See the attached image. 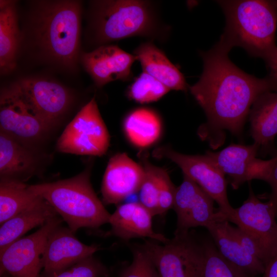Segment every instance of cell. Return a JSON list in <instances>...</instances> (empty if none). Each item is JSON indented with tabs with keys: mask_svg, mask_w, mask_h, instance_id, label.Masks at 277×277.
<instances>
[{
	"mask_svg": "<svg viewBox=\"0 0 277 277\" xmlns=\"http://www.w3.org/2000/svg\"><path fill=\"white\" fill-rule=\"evenodd\" d=\"M107 268L93 255L89 256L63 270L43 272L39 277H108Z\"/></svg>",
	"mask_w": 277,
	"mask_h": 277,
	"instance_id": "obj_30",
	"label": "cell"
},
{
	"mask_svg": "<svg viewBox=\"0 0 277 277\" xmlns=\"http://www.w3.org/2000/svg\"><path fill=\"white\" fill-rule=\"evenodd\" d=\"M276 2H277V1H276Z\"/></svg>",
	"mask_w": 277,
	"mask_h": 277,
	"instance_id": "obj_37",
	"label": "cell"
},
{
	"mask_svg": "<svg viewBox=\"0 0 277 277\" xmlns=\"http://www.w3.org/2000/svg\"><path fill=\"white\" fill-rule=\"evenodd\" d=\"M232 229L234 234L244 249L249 254L260 260L266 265L263 254L253 240L238 227L232 226Z\"/></svg>",
	"mask_w": 277,
	"mask_h": 277,
	"instance_id": "obj_33",
	"label": "cell"
},
{
	"mask_svg": "<svg viewBox=\"0 0 277 277\" xmlns=\"http://www.w3.org/2000/svg\"><path fill=\"white\" fill-rule=\"evenodd\" d=\"M63 221L56 216L35 232L16 240L0 252L1 275L7 273L12 277H39L48 235Z\"/></svg>",
	"mask_w": 277,
	"mask_h": 277,
	"instance_id": "obj_11",
	"label": "cell"
},
{
	"mask_svg": "<svg viewBox=\"0 0 277 277\" xmlns=\"http://www.w3.org/2000/svg\"><path fill=\"white\" fill-rule=\"evenodd\" d=\"M0 129V131L28 146L39 142L51 130L8 87L1 93Z\"/></svg>",
	"mask_w": 277,
	"mask_h": 277,
	"instance_id": "obj_14",
	"label": "cell"
},
{
	"mask_svg": "<svg viewBox=\"0 0 277 277\" xmlns=\"http://www.w3.org/2000/svg\"><path fill=\"white\" fill-rule=\"evenodd\" d=\"M153 263L159 277H200L203 242L188 232L174 234L165 243L145 240L141 245Z\"/></svg>",
	"mask_w": 277,
	"mask_h": 277,
	"instance_id": "obj_6",
	"label": "cell"
},
{
	"mask_svg": "<svg viewBox=\"0 0 277 277\" xmlns=\"http://www.w3.org/2000/svg\"><path fill=\"white\" fill-rule=\"evenodd\" d=\"M204 253L200 277H257L243 271L224 259L213 242H203Z\"/></svg>",
	"mask_w": 277,
	"mask_h": 277,
	"instance_id": "obj_27",
	"label": "cell"
},
{
	"mask_svg": "<svg viewBox=\"0 0 277 277\" xmlns=\"http://www.w3.org/2000/svg\"><path fill=\"white\" fill-rule=\"evenodd\" d=\"M89 168L71 178L29 185L44 199L74 233L81 228L96 229L108 223L111 214L96 195Z\"/></svg>",
	"mask_w": 277,
	"mask_h": 277,
	"instance_id": "obj_4",
	"label": "cell"
},
{
	"mask_svg": "<svg viewBox=\"0 0 277 277\" xmlns=\"http://www.w3.org/2000/svg\"><path fill=\"white\" fill-rule=\"evenodd\" d=\"M271 188L269 201L277 208V154L273 157V162L266 180Z\"/></svg>",
	"mask_w": 277,
	"mask_h": 277,
	"instance_id": "obj_34",
	"label": "cell"
},
{
	"mask_svg": "<svg viewBox=\"0 0 277 277\" xmlns=\"http://www.w3.org/2000/svg\"><path fill=\"white\" fill-rule=\"evenodd\" d=\"M109 145L108 130L93 97L66 127L56 149L62 153L101 156Z\"/></svg>",
	"mask_w": 277,
	"mask_h": 277,
	"instance_id": "obj_7",
	"label": "cell"
},
{
	"mask_svg": "<svg viewBox=\"0 0 277 277\" xmlns=\"http://www.w3.org/2000/svg\"><path fill=\"white\" fill-rule=\"evenodd\" d=\"M1 277H12L10 275L7 274V273H4L3 275H1Z\"/></svg>",
	"mask_w": 277,
	"mask_h": 277,
	"instance_id": "obj_36",
	"label": "cell"
},
{
	"mask_svg": "<svg viewBox=\"0 0 277 277\" xmlns=\"http://www.w3.org/2000/svg\"><path fill=\"white\" fill-rule=\"evenodd\" d=\"M68 227L61 224L50 232L42 258L44 272L66 269L92 255L101 249L100 246L88 245L80 241Z\"/></svg>",
	"mask_w": 277,
	"mask_h": 277,
	"instance_id": "obj_16",
	"label": "cell"
},
{
	"mask_svg": "<svg viewBox=\"0 0 277 277\" xmlns=\"http://www.w3.org/2000/svg\"><path fill=\"white\" fill-rule=\"evenodd\" d=\"M144 176L138 192L139 202L148 209L153 216L158 214L159 192L157 166L144 160L142 164Z\"/></svg>",
	"mask_w": 277,
	"mask_h": 277,
	"instance_id": "obj_29",
	"label": "cell"
},
{
	"mask_svg": "<svg viewBox=\"0 0 277 277\" xmlns=\"http://www.w3.org/2000/svg\"><path fill=\"white\" fill-rule=\"evenodd\" d=\"M7 87L50 129L67 111L73 98L67 88L48 80L23 78Z\"/></svg>",
	"mask_w": 277,
	"mask_h": 277,
	"instance_id": "obj_8",
	"label": "cell"
},
{
	"mask_svg": "<svg viewBox=\"0 0 277 277\" xmlns=\"http://www.w3.org/2000/svg\"><path fill=\"white\" fill-rule=\"evenodd\" d=\"M122 128L128 142L140 149L154 145L163 132V123L159 114L146 107L136 108L127 114Z\"/></svg>",
	"mask_w": 277,
	"mask_h": 277,
	"instance_id": "obj_23",
	"label": "cell"
},
{
	"mask_svg": "<svg viewBox=\"0 0 277 277\" xmlns=\"http://www.w3.org/2000/svg\"><path fill=\"white\" fill-rule=\"evenodd\" d=\"M277 208L268 201L262 202L249 185V195L233 208L226 220L248 234L261 250L266 264L277 254Z\"/></svg>",
	"mask_w": 277,
	"mask_h": 277,
	"instance_id": "obj_9",
	"label": "cell"
},
{
	"mask_svg": "<svg viewBox=\"0 0 277 277\" xmlns=\"http://www.w3.org/2000/svg\"><path fill=\"white\" fill-rule=\"evenodd\" d=\"M81 3L78 1H40L33 15L37 43L51 61L70 69L79 54Z\"/></svg>",
	"mask_w": 277,
	"mask_h": 277,
	"instance_id": "obj_3",
	"label": "cell"
},
{
	"mask_svg": "<svg viewBox=\"0 0 277 277\" xmlns=\"http://www.w3.org/2000/svg\"><path fill=\"white\" fill-rule=\"evenodd\" d=\"M45 200L29 189L24 182L1 179L0 224Z\"/></svg>",
	"mask_w": 277,
	"mask_h": 277,
	"instance_id": "obj_26",
	"label": "cell"
},
{
	"mask_svg": "<svg viewBox=\"0 0 277 277\" xmlns=\"http://www.w3.org/2000/svg\"><path fill=\"white\" fill-rule=\"evenodd\" d=\"M57 215L54 209L44 200L9 219L1 225L0 252L31 229L41 227Z\"/></svg>",
	"mask_w": 277,
	"mask_h": 277,
	"instance_id": "obj_25",
	"label": "cell"
},
{
	"mask_svg": "<svg viewBox=\"0 0 277 277\" xmlns=\"http://www.w3.org/2000/svg\"><path fill=\"white\" fill-rule=\"evenodd\" d=\"M261 277H277V254L266 264L264 271Z\"/></svg>",
	"mask_w": 277,
	"mask_h": 277,
	"instance_id": "obj_35",
	"label": "cell"
},
{
	"mask_svg": "<svg viewBox=\"0 0 277 277\" xmlns=\"http://www.w3.org/2000/svg\"><path fill=\"white\" fill-rule=\"evenodd\" d=\"M143 71L162 83L170 90L186 91L188 85L184 75L163 51L150 42L141 44L133 54Z\"/></svg>",
	"mask_w": 277,
	"mask_h": 277,
	"instance_id": "obj_20",
	"label": "cell"
},
{
	"mask_svg": "<svg viewBox=\"0 0 277 277\" xmlns=\"http://www.w3.org/2000/svg\"><path fill=\"white\" fill-rule=\"evenodd\" d=\"M20 41L16 2L1 0L0 70L2 74L9 73L15 68Z\"/></svg>",
	"mask_w": 277,
	"mask_h": 277,
	"instance_id": "obj_24",
	"label": "cell"
},
{
	"mask_svg": "<svg viewBox=\"0 0 277 277\" xmlns=\"http://www.w3.org/2000/svg\"><path fill=\"white\" fill-rule=\"evenodd\" d=\"M169 91L162 83L143 71L129 87L127 94L135 102L147 104L159 101Z\"/></svg>",
	"mask_w": 277,
	"mask_h": 277,
	"instance_id": "obj_28",
	"label": "cell"
},
{
	"mask_svg": "<svg viewBox=\"0 0 277 277\" xmlns=\"http://www.w3.org/2000/svg\"><path fill=\"white\" fill-rule=\"evenodd\" d=\"M94 3V29L101 43L146 36L154 31L155 16L148 1H97Z\"/></svg>",
	"mask_w": 277,
	"mask_h": 277,
	"instance_id": "obj_5",
	"label": "cell"
},
{
	"mask_svg": "<svg viewBox=\"0 0 277 277\" xmlns=\"http://www.w3.org/2000/svg\"><path fill=\"white\" fill-rule=\"evenodd\" d=\"M133 259L120 272L119 277H159L151 259L141 245L131 246Z\"/></svg>",
	"mask_w": 277,
	"mask_h": 277,
	"instance_id": "obj_31",
	"label": "cell"
},
{
	"mask_svg": "<svg viewBox=\"0 0 277 277\" xmlns=\"http://www.w3.org/2000/svg\"><path fill=\"white\" fill-rule=\"evenodd\" d=\"M226 18L220 41L231 49L243 48L250 55L264 60L267 66L277 53L275 36L276 1H217Z\"/></svg>",
	"mask_w": 277,
	"mask_h": 277,
	"instance_id": "obj_2",
	"label": "cell"
},
{
	"mask_svg": "<svg viewBox=\"0 0 277 277\" xmlns=\"http://www.w3.org/2000/svg\"><path fill=\"white\" fill-rule=\"evenodd\" d=\"M260 149L255 143L248 145L232 144L219 151L208 150L205 154L229 177L232 188L238 189L252 180L266 182L273 157L268 160L257 158Z\"/></svg>",
	"mask_w": 277,
	"mask_h": 277,
	"instance_id": "obj_12",
	"label": "cell"
},
{
	"mask_svg": "<svg viewBox=\"0 0 277 277\" xmlns=\"http://www.w3.org/2000/svg\"><path fill=\"white\" fill-rule=\"evenodd\" d=\"M230 50L219 41L209 50L201 52L203 72L189 87L207 117L200 135L211 143L223 130L241 134L256 98L277 89L268 76L259 78L238 67L228 57Z\"/></svg>",
	"mask_w": 277,
	"mask_h": 277,
	"instance_id": "obj_1",
	"label": "cell"
},
{
	"mask_svg": "<svg viewBox=\"0 0 277 277\" xmlns=\"http://www.w3.org/2000/svg\"><path fill=\"white\" fill-rule=\"evenodd\" d=\"M154 155L175 164L183 175L193 181L217 203L218 211L226 220L233 209L227 197V182L225 175L207 155L184 154L167 146L157 148Z\"/></svg>",
	"mask_w": 277,
	"mask_h": 277,
	"instance_id": "obj_10",
	"label": "cell"
},
{
	"mask_svg": "<svg viewBox=\"0 0 277 277\" xmlns=\"http://www.w3.org/2000/svg\"><path fill=\"white\" fill-rule=\"evenodd\" d=\"M214 202L196 183L183 175L182 183L176 188L172 208L177 216L174 234L186 233L196 227L207 229L216 221L225 219L215 211Z\"/></svg>",
	"mask_w": 277,
	"mask_h": 277,
	"instance_id": "obj_13",
	"label": "cell"
},
{
	"mask_svg": "<svg viewBox=\"0 0 277 277\" xmlns=\"http://www.w3.org/2000/svg\"><path fill=\"white\" fill-rule=\"evenodd\" d=\"M37 159L29 147L0 131V176L24 182L36 170Z\"/></svg>",
	"mask_w": 277,
	"mask_h": 277,
	"instance_id": "obj_22",
	"label": "cell"
},
{
	"mask_svg": "<svg viewBox=\"0 0 277 277\" xmlns=\"http://www.w3.org/2000/svg\"><path fill=\"white\" fill-rule=\"evenodd\" d=\"M250 134L261 149L273 147L277 135V89L261 94L249 114Z\"/></svg>",
	"mask_w": 277,
	"mask_h": 277,
	"instance_id": "obj_21",
	"label": "cell"
},
{
	"mask_svg": "<svg viewBox=\"0 0 277 277\" xmlns=\"http://www.w3.org/2000/svg\"><path fill=\"white\" fill-rule=\"evenodd\" d=\"M144 169L124 152L109 160L101 184L103 203L117 205L138 192L144 176Z\"/></svg>",
	"mask_w": 277,
	"mask_h": 277,
	"instance_id": "obj_15",
	"label": "cell"
},
{
	"mask_svg": "<svg viewBox=\"0 0 277 277\" xmlns=\"http://www.w3.org/2000/svg\"><path fill=\"white\" fill-rule=\"evenodd\" d=\"M157 176L159 192L157 215L163 216L173 208L176 187L172 182L166 169L157 166Z\"/></svg>",
	"mask_w": 277,
	"mask_h": 277,
	"instance_id": "obj_32",
	"label": "cell"
},
{
	"mask_svg": "<svg viewBox=\"0 0 277 277\" xmlns=\"http://www.w3.org/2000/svg\"><path fill=\"white\" fill-rule=\"evenodd\" d=\"M232 226L226 219H220L207 228L220 254L243 271L259 277L265 265L249 254L242 247L232 231Z\"/></svg>",
	"mask_w": 277,
	"mask_h": 277,
	"instance_id": "obj_19",
	"label": "cell"
},
{
	"mask_svg": "<svg viewBox=\"0 0 277 277\" xmlns=\"http://www.w3.org/2000/svg\"><path fill=\"white\" fill-rule=\"evenodd\" d=\"M136 60L134 54L113 45L101 46L81 56L84 67L98 87L114 81L130 80Z\"/></svg>",
	"mask_w": 277,
	"mask_h": 277,
	"instance_id": "obj_17",
	"label": "cell"
},
{
	"mask_svg": "<svg viewBox=\"0 0 277 277\" xmlns=\"http://www.w3.org/2000/svg\"><path fill=\"white\" fill-rule=\"evenodd\" d=\"M153 216L151 212L139 202L120 204L110 215L108 223L111 230L108 234L126 242L135 238H147L165 243L169 239L154 231Z\"/></svg>",
	"mask_w": 277,
	"mask_h": 277,
	"instance_id": "obj_18",
	"label": "cell"
}]
</instances>
